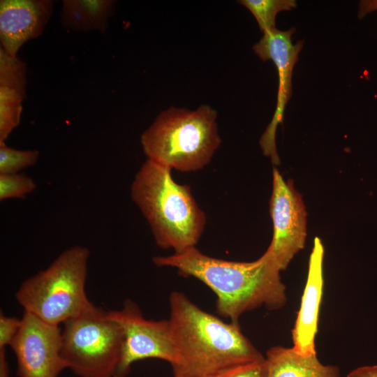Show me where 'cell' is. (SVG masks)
I'll return each instance as SVG.
<instances>
[{
  "mask_svg": "<svg viewBox=\"0 0 377 377\" xmlns=\"http://www.w3.org/2000/svg\"><path fill=\"white\" fill-rule=\"evenodd\" d=\"M347 377H377V365L357 368L350 372Z\"/></svg>",
  "mask_w": 377,
  "mask_h": 377,
  "instance_id": "44dd1931",
  "label": "cell"
},
{
  "mask_svg": "<svg viewBox=\"0 0 377 377\" xmlns=\"http://www.w3.org/2000/svg\"><path fill=\"white\" fill-rule=\"evenodd\" d=\"M269 212L273 236L267 249L279 269H285L293 256L304 248L306 237V212L300 193L290 180H283L273 168Z\"/></svg>",
  "mask_w": 377,
  "mask_h": 377,
  "instance_id": "9c48e42d",
  "label": "cell"
},
{
  "mask_svg": "<svg viewBox=\"0 0 377 377\" xmlns=\"http://www.w3.org/2000/svg\"><path fill=\"white\" fill-rule=\"evenodd\" d=\"M39 156L38 150H18L0 142V175L20 173L35 165Z\"/></svg>",
  "mask_w": 377,
  "mask_h": 377,
  "instance_id": "e0dca14e",
  "label": "cell"
},
{
  "mask_svg": "<svg viewBox=\"0 0 377 377\" xmlns=\"http://www.w3.org/2000/svg\"><path fill=\"white\" fill-rule=\"evenodd\" d=\"M153 262L205 283L216 296V312L235 323L245 312L261 306L278 309L286 302L281 269L267 251L255 261L237 262L209 256L194 246L170 256H155Z\"/></svg>",
  "mask_w": 377,
  "mask_h": 377,
  "instance_id": "6da1fadb",
  "label": "cell"
},
{
  "mask_svg": "<svg viewBox=\"0 0 377 377\" xmlns=\"http://www.w3.org/2000/svg\"><path fill=\"white\" fill-rule=\"evenodd\" d=\"M169 304L168 320L177 355L174 375L212 377L236 365L265 360L238 323L224 322L179 291L170 294Z\"/></svg>",
  "mask_w": 377,
  "mask_h": 377,
  "instance_id": "7a4b0ae2",
  "label": "cell"
},
{
  "mask_svg": "<svg viewBox=\"0 0 377 377\" xmlns=\"http://www.w3.org/2000/svg\"><path fill=\"white\" fill-rule=\"evenodd\" d=\"M11 347L19 377H58L67 369L61 356V329L24 311Z\"/></svg>",
  "mask_w": 377,
  "mask_h": 377,
  "instance_id": "ba28073f",
  "label": "cell"
},
{
  "mask_svg": "<svg viewBox=\"0 0 377 377\" xmlns=\"http://www.w3.org/2000/svg\"><path fill=\"white\" fill-rule=\"evenodd\" d=\"M107 313L124 332L122 351L114 377H126L133 364L145 359L162 360L172 367L176 364L168 320L145 318L138 304L128 300L120 309L107 311Z\"/></svg>",
  "mask_w": 377,
  "mask_h": 377,
  "instance_id": "52a82bcc",
  "label": "cell"
},
{
  "mask_svg": "<svg viewBox=\"0 0 377 377\" xmlns=\"http://www.w3.org/2000/svg\"><path fill=\"white\" fill-rule=\"evenodd\" d=\"M27 91L0 86V142H5L20 124Z\"/></svg>",
  "mask_w": 377,
  "mask_h": 377,
  "instance_id": "9a60e30c",
  "label": "cell"
},
{
  "mask_svg": "<svg viewBox=\"0 0 377 377\" xmlns=\"http://www.w3.org/2000/svg\"><path fill=\"white\" fill-rule=\"evenodd\" d=\"M324 247L318 237L314 239L309 261L308 276L300 310L292 331L293 348L302 355L316 354L315 337L323 289Z\"/></svg>",
  "mask_w": 377,
  "mask_h": 377,
  "instance_id": "7c38bea8",
  "label": "cell"
},
{
  "mask_svg": "<svg viewBox=\"0 0 377 377\" xmlns=\"http://www.w3.org/2000/svg\"><path fill=\"white\" fill-rule=\"evenodd\" d=\"M114 3L112 0H64L61 22L74 32L97 30L104 33L114 15Z\"/></svg>",
  "mask_w": 377,
  "mask_h": 377,
  "instance_id": "5bb4252c",
  "label": "cell"
},
{
  "mask_svg": "<svg viewBox=\"0 0 377 377\" xmlns=\"http://www.w3.org/2000/svg\"><path fill=\"white\" fill-rule=\"evenodd\" d=\"M171 170L147 159L132 182L131 196L147 219L156 244L180 253L195 246L206 216L190 187L175 182Z\"/></svg>",
  "mask_w": 377,
  "mask_h": 377,
  "instance_id": "3957f363",
  "label": "cell"
},
{
  "mask_svg": "<svg viewBox=\"0 0 377 377\" xmlns=\"http://www.w3.org/2000/svg\"><path fill=\"white\" fill-rule=\"evenodd\" d=\"M295 31V27L288 31L276 28L267 30L263 32V36L253 46L254 52L261 60L265 61L270 59L274 63L279 75L276 110L260 140L263 154L270 157L274 165L280 163L275 142L276 127L283 122L285 107L291 97L293 70L304 44L303 40H298L295 45L292 43L291 36Z\"/></svg>",
  "mask_w": 377,
  "mask_h": 377,
  "instance_id": "30bf717a",
  "label": "cell"
},
{
  "mask_svg": "<svg viewBox=\"0 0 377 377\" xmlns=\"http://www.w3.org/2000/svg\"><path fill=\"white\" fill-rule=\"evenodd\" d=\"M52 10L51 0H1V48L17 57L26 42L42 34Z\"/></svg>",
  "mask_w": 377,
  "mask_h": 377,
  "instance_id": "8fae6325",
  "label": "cell"
},
{
  "mask_svg": "<svg viewBox=\"0 0 377 377\" xmlns=\"http://www.w3.org/2000/svg\"><path fill=\"white\" fill-rule=\"evenodd\" d=\"M174 376L175 377H193V376L183 375V374H177V375H174Z\"/></svg>",
  "mask_w": 377,
  "mask_h": 377,
  "instance_id": "603a6c76",
  "label": "cell"
},
{
  "mask_svg": "<svg viewBox=\"0 0 377 377\" xmlns=\"http://www.w3.org/2000/svg\"><path fill=\"white\" fill-rule=\"evenodd\" d=\"M238 2L251 11L263 32L276 28L275 19L279 12L297 6L295 0H241Z\"/></svg>",
  "mask_w": 377,
  "mask_h": 377,
  "instance_id": "2e32d148",
  "label": "cell"
},
{
  "mask_svg": "<svg viewBox=\"0 0 377 377\" xmlns=\"http://www.w3.org/2000/svg\"><path fill=\"white\" fill-rule=\"evenodd\" d=\"M216 118V111L208 105L193 110L170 107L142 134V150L147 159L171 170H200L221 143Z\"/></svg>",
  "mask_w": 377,
  "mask_h": 377,
  "instance_id": "277c9868",
  "label": "cell"
},
{
  "mask_svg": "<svg viewBox=\"0 0 377 377\" xmlns=\"http://www.w3.org/2000/svg\"><path fill=\"white\" fill-rule=\"evenodd\" d=\"M89 250L73 246L64 251L45 269L26 279L15 293L24 311L56 325L94 304L85 291Z\"/></svg>",
  "mask_w": 377,
  "mask_h": 377,
  "instance_id": "5b68a950",
  "label": "cell"
},
{
  "mask_svg": "<svg viewBox=\"0 0 377 377\" xmlns=\"http://www.w3.org/2000/svg\"><path fill=\"white\" fill-rule=\"evenodd\" d=\"M36 187L35 181L24 174L0 175V200L24 199Z\"/></svg>",
  "mask_w": 377,
  "mask_h": 377,
  "instance_id": "ac0fdd59",
  "label": "cell"
},
{
  "mask_svg": "<svg viewBox=\"0 0 377 377\" xmlns=\"http://www.w3.org/2000/svg\"><path fill=\"white\" fill-rule=\"evenodd\" d=\"M265 357L267 377H341L337 367L323 364L316 354L302 355L293 347L273 346Z\"/></svg>",
  "mask_w": 377,
  "mask_h": 377,
  "instance_id": "4fadbf2b",
  "label": "cell"
},
{
  "mask_svg": "<svg viewBox=\"0 0 377 377\" xmlns=\"http://www.w3.org/2000/svg\"><path fill=\"white\" fill-rule=\"evenodd\" d=\"M267 370L264 360L236 365L212 377H267Z\"/></svg>",
  "mask_w": 377,
  "mask_h": 377,
  "instance_id": "d6986e66",
  "label": "cell"
},
{
  "mask_svg": "<svg viewBox=\"0 0 377 377\" xmlns=\"http://www.w3.org/2000/svg\"><path fill=\"white\" fill-rule=\"evenodd\" d=\"M21 325V318L0 313V349L10 346Z\"/></svg>",
  "mask_w": 377,
  "mask_h": 377,
  "instance_id": "ffe728a7",
  "label": "cell"
},
{
  "mask_svg": "<svg viewBox=\"0 0 377 377\" xmlns=\"http://www.w3.org/2000/svg\"><path fill=\"white\" fill-rule=\"evenodd\" d=\"M61 330V356L80 377H114L121 355V327L94 305L68 320Z\"/></svg>",
  "mask_w": 377,
  "mask_h": 377,
  "instance_id": "8992f818",
  "label": "cell"
},
{
  "mask_svg": "<svg viewBox=\"0 0 377 377\" xmlns=\"http://www.w3.org/2000/svg\"><path fill=\"white\" fill-rule=\"evenodd\" d=\"M0 377H10V369L5 349H0Z\"/></svg>",
  "mask_w": 377,
  "mask_h": 377,
  "instance_id": "7402d4cb",
  "label": "cell"
}]
</instances>
